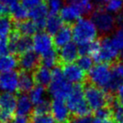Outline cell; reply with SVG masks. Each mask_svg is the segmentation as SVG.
Returning <instances> with one entry per match:
<instances>
[{"mask_svg":"<svg viewBox=\"0 0 123 123\" xmlns=\"http://www.w3.org/2000/svg\"><path fill=\"white\" fill-rule=\"evenodd\" d=\"M88 79L91 85L105 91H117L122 83L113 75L112 69L108 64L98 63L88 71Z\"/></svg>","mask_w":123,"mask_h":123,"instance_id":"obj_1","label":"cell"},{"mask_svg":"<svg viewBox=\"0 0 123 123\" xmlns=\"http://www.w3.org/2000/svg\"><path fill=\"white\" fill-rule=\"evenodd\" d=\"M71 29L72 38L74 44L77 45L95 41L99 33L91 18L86 17L80 18L75 23L73 24Z\"/></svg>","mask_w":123,"mask_h":123,"instance_id":"obj_2","label":"cell"},{"mask_svg":"<svg viewBox=\"0 0 123 123\" xmlns=\"http://www.w3.org/2000/svg\"><path fill=\"white\" fill-rule=\"evenodd\" d=\"M84 95L88 106L95 111L102 107L116 104V100L111 95L93 85H89L84 88Z\"/></svg>","mask_w":123,"mask_h":123,"instance_id":"obj_3","label":"cell"},{"mask_svg":"<svg viewBox=\"0 0 123 123\" xmlns=\"http://www.w3.org/2000/svg\"><path fill=\"white\" fill-rule=\"evenodd\" d=\"M72 86L64 77L62 69L55 67L52 70V80L49 85V94L53 100H66L71 92Z\"/></svg>","mask_w":123,"mask_h":123,"instance_id":"obj_4","label":"cell"},{"mask_svg":"<svg viewBox=\"0 0 123 123\" xmlns=\"http://www.w3.org/2000/svg\"><path fill=\"white\" fill-rule=\"evenodd\" d=\"M65 102L70 113L75 117L90 115L91 109L85 99L84 88L81 85H74Z\"/></svg>","mask_w":123,"mask_h":123,"instance_id":"obj_5","label":"cell"},{"mask_svg":"<svg viewBox=\"0 0 123 123\" xmlns=\"http://www.w3.org/2000/svg\"><path fill=\"white\" fill-rule=\"evenodd\" d=\"M91 20L96 25L98 32L102 34H108L115 30L117 26L116 18L112 13L105 9L94 10L91 16Z\"/></svg>","mask_w":123,"mask_h":123,"instance_id":"obj_6","label":"cell"},{"mask_svg":"<svg viewBox=\"0 0 123 123\" xmlns=\"http://www.w3.org/2000/svg\"><path fill=\"white\" fill-rule=\"evenodd\" d=\"M119 50L113 45L110 37H105L100 41L98 53L93 57V60L98 63L110 64L118 58Z\"/></svg>","mask_w":123,"mask_h":123,"instance_id":"obj_7","label":"cell"},{"mask_svg":"<svg viewBox=\"0 0 123 123\" xmlns=\"http://www.w3.org/2000/svg\"><path fill=\"white\" fill-rule=\"evenodd\" d=\"M32 49L39 55H43L53 49L54 40L52 35L44 31L37 32L32 38Z\"/></svg>","mask_w":123,"mask_h":123,"instance_id":"obj_8","label":"cell"},{"mask_svg":"<svg viewBox=\"0 0 123 123\" xmlns=\"http://www.w3.org/2000/svg\"><path fill=\"white\" fill-rule=\"evenodd\" d=\"M9 51L13 54H25L32 49V39L13 32L9 36Z\"/></svg>","mask_w":123,"mask_h":123,"instance_id":"obj_9","label":"cell"},{"mask_svg":"<svg viewBox=\"0 0 123 123\" xmlns=\"http://www.w3.org/2000/svg\"><path fill=\"white\" fill-rule=\"evenodd\" d=\"M49 113L56 123H69L70 121V113L66 102L63 100H53L50 102Z\"/></svg>","mask_w":123,"mask_h":123,"instance_id":"obj_10","label":"cell"},{"mask_svg":"<svg viewBox=\"0 0 123 123\" xmlns=\"http://www.w3.org/2000/svg\"><path fill=\"white\" fill-rule=\"evenodd\" d=\"M61 69L65 79L71 85H81L86 80V72L77 64H66Z\"/></svg>","mask_w":123,"mask_h":123,"instance_id":"obj_11","label":"cell"},{"mask_svg":"<svg viewBox=\"0 0 123 123\" xmlns=\"http://www.w3.org/2000/svg\"><path fill=\"white\" fill-rule=\"evenodd\" d=\"M0 91L8 93L18 91V74L15 70L0 73Z\"/></svg>","mask_w":123,"mask_h":123,"instance_id":"obj_12","label":"cell"},{"mask_svg":"<svg viewBox=\"0 0 123 123\" xmlns=\"http://www.w3.org/2000/svg\"><path fill=\"white\" fill-rule=\"evenodd\" d=\"M18 61V66L22 69L23 71L31 72L34 71L39 66V65L40 59L39 57V55H37L34 51L30 50V51L20 55Z\"/></svg>","mask_w":123,"mask_h":123,"instance_id":"obj_13","label":"cell"},{"mask_svg":"<svg viewBox=\"0 0 123 123\" xmlns=\"http://www.w3.org/2000/svg\"><path fill=\"white\" fill-rule=\"evenodd\" d=\"M49 14V11L48 9L47 4L44 3L29 9V18L35 23L39 29L44 28L46 19Z\"/></svg>","mask_w":123,"mask_h":123,"instance_id":"obj_14","label":"cell"},{"mask_svg":"<svg viewBox=\"0 0 123 123\" xmlns=\"http://www.w3.org/2000/svg\"><path fill=\"white\" fill-rule=\"evenodd\" d=\"M58 55L59 60H60L65 65L74 63L79 58L80 54L78 45L72 42L69 43L68 44L60 48Z\"/></svg>","mask_w":123,"mask_h":123,"instance_id":"obj_15","label":"cell"},{"mask_svg":"<svg viewBox=\"0 0 123 123\" xmlns=\"http://www.w3.org/2000/svg\"><path fill=\"white\" fill-rule=\"evenodd\" d=\"M59 13H60L59 16L61 18L62 22L68 24V25L74 24L81 16L79 10L70 3L64 5Z\"/></svg>","mask_w":123,"mask_h":123,"instance_id":"obj_16","label":"cell"},{"mask_svg":"<svg viewBox=\"0 0 123 123\" xmlns=\"http://www.w3.org/2000/svg\"><path fill=\"white\" fill-rule=\"evenodd\" d=\"M53 40L54 45L59 49L68 44L73 40L71 28L70 26H62L61 29L54 34Z\"/></svg>","mask_w":123,"mask_h":123,"instance_id":"obj_17","label":"cell"},{"mask_svg":"<svg viewBox=\"0 0 123 123\" xmlns=\"http://www.w3.org/2000/svg\"><path fill=\"white\" fill-rule=\"evenodd\" d=\"M17 105V96L13 93H0V111L13 114Z\"/></svg>","mask_w":123,"mask_h":123,"instance_id":"obj_18","label":"cell"},{"mask_svg":"<svg viewBox=\"0 0 123 123\" xmlns=\"http://www.w3.org/2000/svg\"><path fill=\"white\" fill-rule=\"evenodd\" d=\"M33 76L36 85L46 87V86H49L51 82L52 70L44 65H41L34 70Z\"/></svg>","mask_w":123,"mask_h":123,"instance_id":"obj_19","label":"cell"},{"mask_svg":"<svg viewBox=\"0 0 123 123\" xmlns=\"http://www.w3.org/2000/svg\"><path fill=\"white\" fill-rule=\"evenodd\" d=\"M33 103L31 102L29 96L25 94H20L18 97H17V105L15 113L18 116H25L32 113L33 111Z\"/></svg>","mask_w":123,"mask_h":123,"instance_id":"obj_20","label":"cell"},{"mask_svg":"<svg viewBox=\"0 0 123 123\" xmlns=\"http://www.w3.org/2000/svg\"><path fill=\"white\" fill-rule=\"evenodd\" d=\"M18 66V59L11 53L0 55V73L15 70Z\"/></svg>","mask_w":123,"mask_h":123,"instance_id":"obj_21","label":"cell"},{"mask_svg":"<svg viewBox=\"0 0 123 123\" xmlns=\"http://www.w3.org/2000/svg\"><path fill=\"white\" fill-rule=\"evenodd\" d=\"M35 86L34 76L30 72H26L22 70L21 73L18 74V91L22 94L29 92Z\"/></svg>","mask_w":123,"mask_h":123,"instance_id":"obj_22","label":"cell"},{"mask_svg":"<svg viewBox=\"0 0 123 123\" xmlns=\"http://www.w3.org/2000/svg\"><path fill=\"white\" fill-rule=\"evenodd\" d=\"M62 26H63V22L60 16L58 14L49 13L46 19L45 25H44L46 32L50 35H54L61 29Z\"/></svg>","mask_w":123,"mask_h":123,"instance_id":"obj_23","label":"cell"},{"mask_svg":"<svg viewBox=\"0 0 123 123\" xmlns=\"http://www.w3.org/2000/svg\"><path fill=\"white\" fill-rule=\"evenodd\" d=\"M17 29L19 34L29 38L34 36L39 30L38 26L31 19H26L25 21L19 22L17 26Z\"/></svg>","mask_w":123,"mask_h":123,"instance_id":"obj_24","label":"cell"},{"mask_svg":"<svg viewBox=\"0 0 123 123\" xmlns=\"http://www.w3.org/2000/svg\"><path fill=\"white\" fill-rule=\"evenodd\" d=\"M9 13L13 20L17 22H22L28 19L29 17V10L22 3H16L10 8Z\"/></svg>","mask_w":123,"mask_h":123,"instance_id":"obj_25","label":"cell"},{"mask_svg":"<svg viewBox=\"0 0 123 123\" xmlns=\"http://www.w3.org/2000/svg\"><path fill=\"white\" fill-rule=\"evenodd\" d=\"M68 3L75 7L81 15L92 13L95 10V4L92 0H68Z\"/></svg>","mask_w":123,"mask_h":123,"instance_id":"obj_26","label":"cell"},{"mask_svg":"<svg viewBox=\"0 0 123 123\" xmlns=\"http://www.w3.org/2000/svg\"><path fill=\"white\" fill-rule=\"evenodd\" d=\"M45 96H46L45 87L36 85V86H34V88L29 91V97L30 99L31 102L33 103V105H36L40 103V102H42L43 100H45L46 99Z\"/></svg>","mask_w":123,"mask_h":123,"instance_id":"obj_27","label":"cell"},{"mask_svg":"<svg viewBox=\"0 0 123 123\" xmlns=\"http://www.w3.org/2000/svg\"><path fill=\"white\" fill-rule=\"evenodd\" d=\"M13 30V19L7 16L0 17V38L10 36Z\"/></svg>","mask_w":123,"mask_h":123,"instance_id":"obj_28","label":"cell"},{"mask_svg":"<svg viewBox=\"0 0 123 123\" xmlns=\"http://www.w3.org/2000/svg\"><path fill=\"white\" fill-rule=\"evenodd\" d=\"M41 61L42 65L47 67L49 69H54L56 67L57 63L59 61V55L55 49H51L50 51L41 55Z\"/></svg>","mask_w":123,"mask_h":123,"instance_id":"obj_29","label":"cell"},{"mask_svg":"<svg viewBox=\"0 0 123 123\" xmlns=\"http://www.w3.org/2000/svg\"><path fill=\"white\" fill-rule=\"evenodd\" d=\"M29 122L30 123H56L50 113H44V114L31 113L30 118H29Z\"/></svg>","mask_w":123,"mask_h":123,"instance_id":"obj_30","label":"cell"},{"mask_svg":"<svg viewBox=\"0 0 123 123\" xmlns=\"http://www.w3.org/2000/svg\"><path fill=\"white\" fill-rule=\"evenodd\" d=\"M111 38V43L113 45L120 51L123 49V26H121L118 29H117L112 34Z\"/></svg>","mask_w":123,"mask_h":123,"instance_id":"obj_31","label":"cell"},{"mask_svg":"<svg viewBox=\"0 0 123 123\" xmlns=\"http://www.w3.org/2000/svg\"><path fill=\"white\" fill-rule=\"evenodd\" d=\"M77 65L85 72L90 71L94 66V60L91 55H81L77 60Z\"/></svg>","mask_w":123,"mask_h":123,"instance_id":"obj_32","label":"cell"},{"mask_svg":"<svg viewBox=\"0 0 123 123\" xmlns=\"http://www.w3.org/2000/svg\"><path fill=\"white\" fill-rule=\"evenodd\" d=\"M123 9V0H110L105 3V10L109 13H121Z\"/></svg>","mask_w":123,"mask_h":123,"instance_id":"obj_33","label":"cell"},{"mask_svg":"<svg viewBox=\"0 0 123 123\" xmlns=\"http://www.w3.org/2000/svg\"><path fill=\"white\" fill-rule=\"evenodd\" d=\"M64 6L63 0H48L47 7L49 11V13L57 14L60 13V9Z\"/></svg>","mask_w":123,"mask_h":123,"instance_id":"obj_34","label":"cell"},{"mask_svg":"<svg viewBox=\"0 0 123 123\" xmlns=\"http://www.w3.org/2000/svg\"><path fill=\"white\" fill-rule=\"evenodd\" d=\"M49 111H50V102L47 99H45L42 102H40L39 104L35 105L32 113L44 114V113H49Z\"/></svg>","mask_w":123,"mask_h":123,"instance_id":"obj_35","label":"cell"},{"mask_svg":"<svg viewBox=\"0 0 123 123\" xmlns=\"http://www.w3.org/2000/svg\"><path fill=\"white\" fill-rule=\"evenodd\" d=\"M112 73H113L114 77L122 84L123 83V63L122 62H119V63H117L114 65L113 69H112Z\"/></svg>","mask_w":123,"mask_h":123,"instance_id":"obj_36","label":"cell"},{"mask_svg":"<svg viewBox=\"0 0 123 123\" xmlns=\"http://www.w3.org/2000/svg\"><path fill=\"white\" fill-rule=\"evenodd\" d=\"M112 111L110 107L105 106L96 111V118H111L112 116Z\"/></svg>","mask_w":123,"mask_h":123,"instance_id":"obj_37","label":"cell"},{"mask_svg":"<svg viewBox=\"0 0 123 123\" xmlns=\"http://www.w3.org/2000/svg\"><path fill=\"white\" fill-rule=\"evenodd\" d=\"M9 52V41L7 38H0V55Z\"/></svg>","mask_w":123,"mask_h":123,"instance_id":"obj_38","label":"cell"},{"mask_svg":"<svg viewBox=\"0 0 123 123\" xmlns=\"http://www.w3.org/2000/svg\"><path fill=\"white\" fill-rule=\"evenodd\" d=\"M70 123H92V119L89 116H80V117H74Z\"/></svg>","mask_w":123,"mask_h":123,"instance_id":"obj_39","label":"cell"},{"mask_svg":"<svg viewBox=\"0 0 123 123\" xmlns=\"http://www.w3.org/2000/svg\"><path fill=\"white\" fill-rule=\"evenodd\" d=\"M116 104L118 106L123 108V83L117 90V99H116Z\"/></svg>","mask_w":123,"mask_h":123,"instance_id":"obj_40","label":"cell"},{"mask_svg":"<svg viewBox=\"0 0 123 123\" xmlns=\"http://www.w3.org/2000/svg\"><path fill=\"white\" fill-rule=\"evenodd\" d=\"M44 0H22V4H24L27 8L30 9L32 8L38 6L44 3Z\"/></svg>","mask_w":123,"mask_h":123,"instance_id":"obj_41","label":"cell"},{"mask_svg":"<svg viewBox=\"0 0 123 123\" xmlns=\"http://www.w3.org/2000/svg\"><path fill=\"white\" fill-rule=\"evenodd\" d=\"M112 115L114 116V118L116 121H117L118 122H123V108L118 106V105H117V107L116 106Z\"/></svg>","mask_w":123,"mask_h":123,"instance_id":"obj_42","label":"cell"},{"mask_svg":"<svg viewBox=\"0 0 123 123\" xmlns=\"http://www.w3.org/2000/svg\"><path fill=\"white\" fill-rule=\"evenodd\" d=\"M7 123H30L29 122V118L25 116H18L13 117V118L10 121H8Z\"/></svg>","mask_w":123,"mask_h":123,"instance_id":"obj_43","label":"cell"},{"mask_svg":"<svg viewBox=\"0 0 123 123\" xmlns=\"http://www.w3.org/2000/svg\"><path fill=\"white\" fill-rule=\"evenodd\" d=\"M13 114L8 113V112L0 111V123H7L13 118Z\"/></svg>","mask_w":123,"mask_h":123,"instance_id":"obj_44","label":"cell"},{"mask_svg":"<svg viewBox=\"0 0 123 123\" xmlns=\"http://www.w3.org/2000/svg\"><path fill=\"white\" fill-rule=\"evenodd\" d=\"M10 8L3 3L0 2V16H6L7 13H9Z\"/></svg>","mask_w":123,"mask_h":123,"instance_id":"obj_45","label":"cell"},{"mask_svg":"<svg viewBox=\"0 0 123 123\" xmlns=\"http://www.w3.org/2000/svg\"><path fill=\"white\" fill-rule=\"evenodd\" d=\"M92 123H115L111 118H96L92 119Z\"/></svg>","mask_w":123,"mask_h":123,"instance_id":"obj_46","label":"cell"},{"mask_svg":"<svg viewBox=\"0 0 123 123\" xmlns=\"http://www.w3.org/2000/svg\"><path fill=\"white\" fill-rule=\"evenodd\" d=\"M116 18V24L117 25H118L119 27L123 26V13H119L117 14V16L115 17Z\"/></svg>","mask_w":123,"mask_h":123,"instance_id":"obj_47","label":"cell"},{"mask_svg":"<svg viewBox=\"0 0 123 123\" xmlns=\"http://www.w3.org/2000/svg\"><path fill=\"white\" fill-rule=\"evenodd\" d=\"M2 3H3L5 5L8 7V8H11L12 6H13L14 4L18 3V0H1Z\"/></svg>","mask_w":123,"mask_h":123,"instance_id":"obj_48","label":"cell"},{"mask_svg":"<svg viewBox=\"0 0 123 123\" xmlns=\"http://www.w3.org/2000/svg\"><path fill=\"white\" fill-rule=\"evenodd\" d=\"M118 58H119V60H121V62H122V63H123V49H121L120 51H119Z\"/></svg>","mask_w":123,"mask_h":123,"instance_id":"obj_49","label":"cell"},{"mask_svg":"<svg viewBox=\"0 0 123 123\" xmlns=\"http://www.w3.org/2000/svg\"><path fill=\"white\" fill-rule=\"evenodd\" d=\"M100 3H106L107 2H109L110 0H98Z\"/></svg>","mask_w":123,"mask_h":123,"instance_id":"obj_50","label":"cell"},{"mask_svg":"<svg viewBox=\"0 0 123 123\" xmlns=\"http://www.w3.org/2000/svg\"><path fill=\"white\" fill-rule=\"evenodd\" d=\"M118 123H123V122H118Z\"/></svg>","mask_w":123,"mask_h":123,"instance_id":"obj_51","label":"cell"},{"mask_svg":"<svg viewBox=\"0 0 123 123\" xmlns=\"http://www.w3.org/2000/svg\"><path fill=\"white\" fill-rule=\"evenodd\" d=\"M0 2H1V0H0Z\"/></svg>","mask_w":123,"mask_h":123,"instance_id":"obj_52","label":"cell"}]
</instances>
